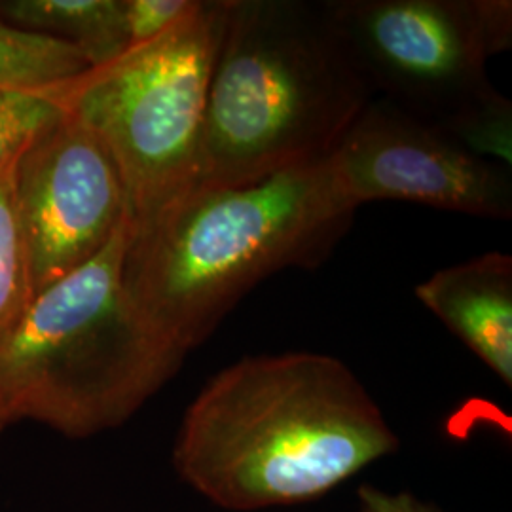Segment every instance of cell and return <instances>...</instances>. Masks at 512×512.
Segmentation results:
<instances>
[{
    "label": "cell",
    "mask_w": 512,
    "mask_h": 512,
    "mask_svg": "<svg viewBox=\"0 0 512 512\" xmlns=\"http://www.w3.org/2000/svg\"><path fill=\"white\" fill-rule=\"evenodd\" d=\"M16 202L35 294L99 255L128 217L107 148L63 109L19 154Z\"/></svg>",
    "instance_id": "cell-8"
},
{
    "label": "cell",
    "mask_w": 512,
    "mask_h": 512,
    "mask_svg": "<svg viewBox=\"0 0 512 512\" xmlns=\"http://www.w3.org/2000/svg\"><path fill=\"white\" fill-rule=\"evenodd\" d=\"M476 357L512 385V258L490 251L446 266L414 289Z\"/></svg>",
    "instance_id": "cell-9"
},
{
    "label": "cell",
    "mask_w": 512,
    "mask_h": 512,
    "mask_svg": "<svg viewBox=\"0 0 512 512\" xmlns=\"http://www.w3.org/2000/svg\"><path fill=\"white\" fill-rule=\"evenodd\" d=\"M90 69L71 44L0 21V90H50Z\"/></svg>",
    "instance_id": "cell-11"
},
{
    "label": "cell",
    "mask_w": 512,
    "mask_h": 512,
    "mask_svg": "<svg viewBox=\"0 0 512 512\" xmlns=\"http://www.w3.org/2000/svg\"><path fill=\"white\" fill-rule=\"evenodd\" d=\"M357 209L327 158L243 186H192L131 228L124 289L148 323L188 353L266 277L323 266Z\"/></svg>",
    "instance_id": "cell-2"
},
{
    "label": "cell",
    "mask_w": 512,
    "mask_h": 512,
    "mask_svg": "<svg viewBox=\"0 0 512 512\" xmlns=\"http://www.w3.org/2000/svg\"><path fill=\"white\" fill-rule=\"evenodd\" d=\"M131 224L73 274L35 294L0 340V399L10 421L86 439L141 410L188 353L129 300L122 281Z\"/></svg>",
    "instance_id": "cell-4"
},
{
    "label": "cell",
    "mask_w": 512,
    "mask_h": 512,
    "mask_svg": "<svg viewBox=\"0 0 512 512\" xmlns=\"http://www.w3.org/2000/svg\"><path fill=\"white\" fill-rule=\"evenodd\" d=\"M0 21L63 40L103 67L128 52L126 0H0Z\"/></svg>",
    "instance_id": "cell-10"
},
{
    "label": "cell",
    "mask_w": 512,
    "mask_h": 512,
    "mask_svg": "<svg viewBox=\"0 0 512 512\" xmlns=\"http://www.w3.org/2000/svg\"><path fill=\"white\" fill-rule=\"evenodd\" d=\"M61 107L44 92L0 90V169L57 120Z\"/></svg>",
    "instance_id": "cell-13"
},
{
    "label": "cell",
    "mask_w": 512,
    "mask_h": 512,
    "mask_svg": "<svg viewBox=\"0 0 512 512\" xmlns=\"http://www.w3.org/2000/svg\"><path fill=\"white\" fill-rule=\"evenodd\" d=\"M10 423H12L10 416H8V412H6L4 404H2V399H0V433H2Z\"/></svg>",
    "instance_id": "cell-16"
},
{
    "label": "cell",
    "mask_w": 512,
    "mask_h": 512,
    "mask_svg": "<svg viewBox=\"0 0 512 512\" xmlns=\"http://www.w3.org/2000/svg\"><path fill=\"white\" fill-rule=\"evenodd\" d=\"M228 4L200 0L154 42L44 90L107 148L126 190L131 228L156 217L196 181Z\"/></svg>",
    "instance_id": "cell-5"
},
{
    "label": "cell",
    "mask_w": 512,
    "mask_h": 512,
    "mask_svg": "<svg viewBox=\"0 0 512 512\" xmlns=\"http://www.w3.org/2000/svg\"><path fill=\"white\" fill-rule=\"evenodd\" d=\"M374 99L325 0H230L192 186L317 164Z\"/></svg>",
    "instance_id": "cell-3"
},
{
    "label": "cell",
    "mask_w": 512,
    "mask_h": 512,
    "mask_svg": "<svg viewBox=\"0 0 512 512\" xmlns=\"http://www.w3.org/2000/svg\"><path fill=\"white\" fill-rule=\"evenodd\" d=\"M200 0H126L128 52L147 46L188 18Z\"/></svg>",
    "instance_id": "cell-14"
},
{
    "label": "cell",
    "mask_w": 512,
    "mask_h": 512,
    "mask_svg": "<svg viewBox=\"0 0 512 512\" xmlns=\"http://www.w3.org/2000/svg\"><path fill=\"white\" fill-rule=\"evenodd\" d=\"M327 160L357 207L395 200L478 219H512L511 167L476 156L384 99L363 110Z\"/></svg>",
    "instance_id": "cell-7"
},
{
    "label": "cell",
    "mask_w": 512,
    "mask_h": 512,
    "mask_svg": "<svg viewBox=\"0 0 512 512\" xmlns=\"http://www.w3.org/2000/svg\"><path fill=\"white\" fill-rule=\"evenodd\" d=\"M368 88L511 167L512 105L488 76L494 55L480 0H325Z\"/></svg>",
    "instance_id": "cell-6"
},
{
    "label": "cell",
    "mask_w": 512,
    "mask_h": 512,
    "mask_svg": "<svg viewBox=\"0 0 512 512\" xmlns=\"http://www.w3.org/2000/svg\"><path fill=\"white\" fill-rule=\"evenodd\" d=\"M361 512H440L435 505L425 503L406 492H385L374 486L359 488Z\"/></svg>",
    "instance_id": "cell-15"
},
{
    "label": "cell",
    "mask_w": 512,
    "mask_h": 512,
    "mask_svg": "<svg viewBox=\"0 0 512 512\" xmlns=\"http://www.w3.org/2000/svg\"><path fill=\"white\" fill-rule=\"evenodd\" d=\"M18 158L0 169V340L35 296L16 202Z\"/></svg>",
    "instance_id": "cell-12"
},
{
    "label": "cell",
    "mask_w": 512,
    "mask_h": 512,
    "mask_svg": "<svg viewBox=\"0 0 512 512\" xmlns=\"http://www.w3.org/2000/svg\"><path fill=\"white\" fill-rule=\"evenodd\" d=\"M399 444L346 363L264 353L203 385L184 412L173 467L220 509L253 512L319 499Z\"/></svg>",
    "instance_id": "cell-1"
}]
</instances>
